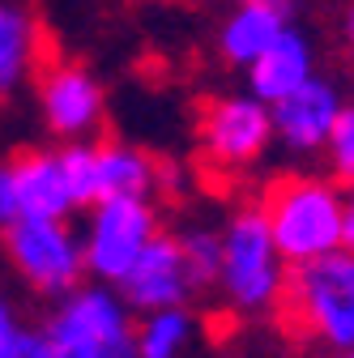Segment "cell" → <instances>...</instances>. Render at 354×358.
<instances>
[{
    "instance_id": "cell-1",
    "label": "cell",
    "mask_w": 354,
    "mask_h": 358,
    "mask_svg": "<svg viewBox=\"0 0 354 358\" xmlns=\"http://www.w3.org/2000/svg\"><path fill=\"white\" fill-rule=\"evenodd\" d=\"M290 268L341 252V188L320 175H278L256 201Z\"/></svg>"
},
{
    "instance_id": "cell-2",
    "label": "cell",
    "mask_w": 354,
    "mask_h": 358,
    "mask_svg": "<svg viewBox=\"0 0 354 358\" xmlns=\"http://www.w3.org/2000/svg\"><path fill=\"white\" fill-rule=\"evenodd\" d=\"M290 264L274 248V235L264 227V217L256 205H243L227 217L222 227V290L227 307L239 316H264V311L282 307Z\"/></svg>"
},
{
    "instance_id": "cell-3",
    "label": "cell",
    "mask_w": 354,
    "mask_h": 358,
    "mask_svg": "<svg viewBox=\"0 0 354 358\" xmlns=\"http://www.w3.org/2000/svg\"><path fill=\"white\" fill-rule=\"evenodd\" d=\"M282 307L303 337L329 345L333 354H350L354 350V256L333 252L325 260L290 268Z\"/></svg>"
},
{
    "instance_id": "cell-4",
    "label": "cell",
    "mask_w": 354,
    "mask_h": 358,
    "mask_svg": "<svg viewBox=\"0 0 354 358\" xmlns=\"http://www.w3.org/2000/svg\"><path fill=\"white\" fill-rule=\"evenodd\" d=\"M9 268L17 282L43 299H69L77 286H85V252L81 231L69 222H17L13 231L0 235Z\"/></svg>"
},
{
    "instance_id": "cell-5",
    "label": "cell",
    "mask_w": 354,
    "mask_h": 358,
    "mask_svg": "<svg viewBox=\"0 0 354 358\" xmlns=\"http://www.w3.org/2000/svg\"><path fill=\"white\" fill-rule=\"evenodd\" d=\"M38 333L52 345L94 350L103 358H137V350H132L137 324H132V311L115 286H99V282L77 286L69 299H60L48 311Z\"/></svg>"
},
{
    "instance_id": "cell-6",
    "label": "cell",
    "mask_w": 354,
    "mask_h": 358,
    "mask_svg": "<svg viewBox=\"0 0 354 358\" xmlns=\"http://www.w3.org/2000/svg\"><path fill=\"white\" fill-rule=\"evenodd\" d=\"M154 235H162V227L150 201H99L94 209H85L81 227L85 278H94L99 286H120Z\"/></svg>"
},
{
    "instance_id": "cell-7",
    "label": "cell",
    "mask_w": 354,
    "mask_h": 358,
    "mask_svg": "<svg viewBox=\"0 0 354 358\" xmlns=\"http://www.w3.org/2000/svg\"><path fill=\"white\" fill-rule=\"evenodd\" d=\"M197 145L209 166L248 171L274 145V115L248 90L243 94H209L197 111Z\"/></svg>"
},
{
    "instance_id": "cell-8",
    "label": "cell",
    "mask_w": 354,
    "mask_h": 358,
    "mask_svg": "<svg viewBox=\"0 0 354 358\" xmlns=\"http://www.w3.org/2000/svg\"><path fill=\"white\" fill-rule=\"evenodd\" d=\"M34 94H38V115L48 124V132L64 145L90 141L107 115L103 81L77 60H48L34 77Z\"/></svg>"
},
{
    "instance_id": "cell-9",
    "label": "cell",
    "mask_w": 354,
    "mask_h": 358,
    "mask_svg": "<svg viewBox=\"0 0 354 358\" xmlns=\"http://www.w3.org/2000/svg\"><path fill=\"white\" fill-rule=\"evenodd\" d=\"M120 299L128 303V311H171V307H188L192 299V282L180 256V243H175L171 231L154 235V243L137 256V264L128 268V278L115 286Z\"/></svg>"
},
{
    "instance_id": "cell-10",
    "label": "cell",
    "mask_w": 354,
    "mask_h": 358,
    "mask_svg": "<svg viewBox=\"0 0 354 358\" xmlns=\"http://www.w3.org/2000/svg\"><path fill=\"white\" fill-rule=\"evenodd\" d=\"M341 111H346V103L337 94V85L325 81V77H312L307 85H299L290 99L269 107L274 141H282L290 154H316V150L329 145Z\"/></svg>"
},
{
    "instance_id": "cell-11",
    "label": "cell",
    "mask_w": 354,
    "mask_h": 358,
    "mask_svg": "<svg viewBox=\"0 0 354 358\" xmlns=\"http://www.w3.org/2000/svg\"><path fill=\"white\" fill-rule=\"evenodd\" d=\"M295 5L286 0H243L227 13V22L218 26V56L231 69H252L274 43L295 26Z\"/></svg>"
},
{
    "instance_id": "cell-12",
    "label": "cell",
    "mask_w": 354,
    "mask_h": 358,
    "mask_svg": "<svg viewBox=\"0 0 354 358\" xmlns=\"http://www.w3.org/2000/svg\"><path fill=\"white\" fill-rule=\"evenodd\" d=\"M175 184V171L141 145L103 141L99 145V201H158V192Z\"/></svg>"
},
{
    "instance_id": "cell-13",
    "label": "cell",
    "mask_w": 354,
    "mask_h": 358,
    "mask_svg": "<svg viewBox=\"0 0 354 358\" xmlns=\"http://www.w3.org/2000/svg\"><path fill=\"white\" fill-rule=\"evenodd\" d=\"M9 166L17 184L22 222H69L77 213L56 150H22L9 158Z\"/></svg>"
},
{
    "instance_id": "cell-14",
    "label": "cell",
    "mask_w": 354,
    "mask_h": 358,
    "mask_svg": "<svg viewBox=\"0 0 354 358\" xmlns=\"http://www.w3.org/2000/svg\"><path fill=\"white\" fill-rule=\"evenodd\" d=\"M312 77H316V48L299 26H290L274 48L248 69V94L264 107H274V103L290 99L295 90L307 85Z\"/></svg>"
},
{
    "instance_id": "cell-15",
    "label": "cell",
    "mask_w": 354,
    "mask_h": 358,
    "mask_svg": "<svg viewBox=\"0 0 354 358\" xmlns=\"http://www.w3.org/2000/svg\"><path fill=\"white\" fill-rule=\"evenodd\" d=\"M43 64V22L26 5L0 0V99H13Z\"/></svg>"
},
{
    "instance_id": "cell-16",
    "label": "cell",
    "mask_w": 354,
    "mask_h": 358,
    "mask_svg": "<svg viewBox=\"0 0 354 358\" xmlns=\"http://www.w3.org/2000/svg\"><path fill=\"white\" fill-rule=\"evenodd\" d=\"M192 337H197V320L188 307L150 311L132 333V350H137V358H184Z\"/></svg>"
},
{
    "instance_id": "cell-17",
    "label": "cell",
    "mask_w": 354,
    "mask_h": 358,
    "mask_svg": "<svg viewBox=\"0 0 354 358\" xmlns=\"http://www.w3.org/2000/svg\"><path fill=\"white\" fill-rule=\"evenodd\" d=\"M175 243H180L192 290L218 286V278H222V227H201V222H192V227H184L175 235Z\"/></svg>"
},
{
    "instance_id": "cell-18",
    "label": "cell",
    "mask_w": 354,
    "mask_h": 358,
    "mask_svg": "<svg viewBox=\"0 0 354 358\" xmlns=\"http://www.w3.org/2000/svg\"><path fill=\"white\" fill-rule=\"evenodd\" d=\"M64 184L77 209H94L99 205V141H73L56 150Z\"/></svg>"
},
{
    "instance_id": "cell-19",
    "label": "cell",
    "mask_w": 354,
    "mask_h": 358,
    "mask_svg": "<svg viewBox=\"0 0 354 358\" xmlns=\"http://www.w3.org/2000/svg\"><path fill=\"white\" fill-rule=\"evenodd\" d=\"M325 158H329V171H333L337 184L354 188V107L341 111L333 137H329V145H325Z\"/></svg>"
},
{
    "instance_id": "cell-20",
    "label": "cell",
    "mask_w": 354,
    "mask_h": 358,
    "mask_svg": "<svg viewBox=\"0 0 354 358\" xmlns=\"http://www.w3.org/2000/svg\"><path fill=\"white\" fill-rule=\"evenodd\" d=\"M26 337H30V329L22 324L13 299L0 290V358H17L22 345H26Z\"/></svg>"
},
{
    "instance_id": "cell-21",
    "label": "cell",
    "mask_w": 354,
    "mask_h": 358,
    "mask_svg": "<svg viewBox=\"0 0 354 358\" xmlns=\"http://www.w3.org/2000/svg\"><path fill=\"white\" fill-rule=\"evenodd\" d=\"M22 222V205H17V184H13V166L9 158L0 162V235L13 231Z\"/></svg>"
},
{
    "instance_id": "cell-22",
    "label": "cell",
    "mask_w": 354,
    "mask_h": 358,
    "mask_svg": "<svg viewBox=\"0 0 354 358\" xmlns=\"http://www.w3.org/2000/svg\"><path fill=\"white\" fill-rule=\"evenodd\" d=\"M341 252L354 256V188L341 192Z\"/></svg>"
},
{
    "instance_id": "cell-23",
    "label": "cell",
    "mask_w": 354,
    "mask_h": 358,
    "mask_svg": "<svg viewBox=\"0 0 354 358\" xmlns=\"http://www.w3.org/2000/svg\"><path fill=\"white\" fill-rule=\"evenodd\" d=\"M17 358H52V345L43 341V333L38 329H30V337H26V345H22V354Z\"/></svg>"
},
{
    "instance_id": "cell-24",
    "label": "cell",
    "mask_w": 354,
    "mask_h": 358,
    "mask_svg": "<svg viewBox=\"0 0 354 358\" xmlns=\"http://www.w3.org/2000/svg\"><path fill=\"white\" fill-rule=\"evenodd\" d=\"M346 38H350V48H354V5L346 9Z\"/></svg>"
},
{
    "instance_id": "cell-25",
    "label": "cell",
    "mask_w": 354,
    "mask_h": 358,
    "mask_svg": "<svg viewBox=\"0 0 354 358\" xmlns=\"http://www.w3.org/2000/svg\"><path fill=\"white\" fill-rule=\"evenodd\" d=\"M333 358H354V350H350V354H333Z\"/></svg>"
}]
</instances>
